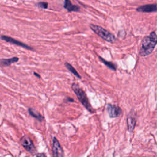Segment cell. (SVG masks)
Masks as SVG:
<instances>
[{
  "instance_id": "cell-16",
  "label": "cell",
  "mask_w": 157,
  "mask_h": 157,
  "mask_svg": "<svg viewBox=\"0 0 157 157\" xmlns=\"http://www.w3.org/2000/svg\"><path fill=\"white\" fill-rule=\"evenodd\" d=\"M36 157H47L44 153H37Z\"/></svg>"
},
{
  "instance_id": "cell-2",
  "label": "cell",
  "mask_w": 157,
  "mask_h": 157,
  "mask_svg": "<svg viewBox=\"0 0 157 157\" xmlns=\"http://www.w3.org/2000/svg\"><path fill=\"white\" fill-rule=\"evenodd\" d=\"M71 88L74 91V92L75 93V94L77 96L78 101L85 107V108L88 111H89L90 113H94V110L93 109L91 105L90 104L86 93L79 86V85L77 83H74L71 85Z\"/></svg>"
},
{
  "instance_id": "cell-12",
  "label": "cell",
  "mask_w": 157,
  "mask_h": 157,
  "mask_svg": "<svg viewBox=\"0 0 157 157\" xmlns=\"http://www.w3.org/2000/svg\"><path fill=\"white\" fill-rule=\"evenodd\" d=\"M28 113L29 114L32 116L33 117L35 118L36 119H37L38 121H42L44 120V117L42 116L38 112H37L36 110H35L34 109H32V108H29L28 109Z\"/></svg>"
},
{
  "instance_id": "cell-10",
  "label": "cell",
  "mask_w": 157,
  "mask_h": 157,
  "mask_svg": "<svg viewBox=\"0 0 157 157\" xmlns=\"http://www.w3.org/2000/svg\"><path fill=\"white\" fill-rule=\"evenodd\" d=\"M68 12H78L80 10V7L77 5H74L69 0H66L63 6Z\"/></svg>"
},
{
  "instance_id": "cell-7",
  "label": "cell",
  "mask_w": 157,
  "mask_h": 157,
  "mask_svg": "<svg viewBox=\"0 0 157 157\" xmlns=\"http://www.w3.org/2000/svg\"><path fill=\"white\" fill-rule=\"evenodd\" d=\"M1 39L7 42H9V43H10V44H15V45H17L18 46H20V47H21L23 48H25L27 50H33V48L21 41H19L18 40H16L14 38H12L10 36H6V35H2L1 36Z\"/></svg>"
},
{
  "instance_id": "cell-17",
  "label": "cell",
  "mask_w": 157,
  "mask_h": 157,
  "mask_svg": "<svg viewBox=\"0 0 157 157\" xmlns=\"http://www.w3.org/2000/svg\"><path fill=\"white\" fill-rule=\"evenodd\" d=\"M66 101H69V102H74V100L73 99L69 98V97H67V98H66Z\"/></svg>"
},
{
  "instance_id": "cell-15",
  "label": "cell",
  "mask_w": 157,
  "mask_h": 157,
  "mask_svg": "<svg viewBox=\"0 0 157 157\" xmlns=\"http://www.w3.org/2000/svg\"><path fill=\"white\" fill-rule=\"evenodd\" d=\"M37 6H38L39 7L41 8V9H47L48 8V3L46 2H39L38 3H37Z\"/></svg>"
},
{
  "instance_id": "cell-14",
  "label": "cell",
  "mask_w": 157,
  "mask_h": 157,
  "mask_svg": "<svg viewBox=\"0 0 157 157\" xmlns=\"http://www.w3.org/2000/svg\"><path fill=\"white\" fill-rule=\"evenodd\" d=\"M64 66L67 69V70L69 71H70L71 73H72L75 76H76L77 77H78V78H81V76L80 75V74H78V72L75 70V69L71 64H69V63L67 62H66L64 63Z\"/></svg>"
},
{
  "instance_id": "cell-1",
  "label": "cell",
  "mask_w": 157,
  "mask_h": 157,
  "mask_svg": "<svg viewBox=\"0 0 157 157\" xmlns=\"http://www.w3.org/2000/svg\"><path fill=\"white\" fill-rule=\"evenodd\" d=\"M157 44V35L155 31L144 37L142 40L141 47L139 51V54L142 56L149 55L154 50Z\"/></svg>"
},
{
  "instance_id": "cell-18",
  "label": "cell",
  "mask_w": 157,
  "mask_h": 157,
  "mask_svg": "<svg viewBox=\"0 0 157 157\" xmlns=\"http://www.w3.org/2000/svg\"><path fill=\"white\" fill-rule=\"evenodd\" d=\"M33 74H34V75H35V76H36V77H37L38 78H40V75H39V74H38L37 73H36V72H33Z\"/></svg>"
},
{
  "instance_id": "cell-13",
  "label": "cell",
  "mask_w": 157,
  "mask_h": 157,
  "mask_svg": "<svg viewBox=\"0 0 157 157\" xmlns=\"http://www.w3.org/2000/svg\"><path fill=\"white\" fill-rule=\"evenodd\" d=\"M99 59H100L107 67H108L109 69H110L111 70H113V71H116L117 67V66L115 64H114V63H112V62H110V61H106L105 59H104L103 58H102V57H101V56H99Z\"/></svg>"
},
{
  "instance_id": "cell-8",
  "label": "cell",
  "mask_w": 157,
  "mask_h": 157,
  "mask_svg": "<svg viewBox=\"0 0 157 157\" xmlns=\"http://www.w3.org/2000/svg\"><path fill=\"white\" fill-rule=\"evenodd\" d=\"M136 11L139 12H154L157 11V4H150L140 6L136 8Z\"/></svg>"
},
{
  "instance_id": "cell-9",
  "label": "cell",
  "mask_w": 157,
  "mask_h": 157,
  "mask_svg": "<svg viewBox=\"0 0 157 157\" xmlns=\"http://www.w3.org/2000/svg\"><path fill=\"white\" fill-rule=\"evenodd\" d=\"M126 121H127L128 130L129 132H132L136 124V118L134 116V113H132L131 112H130V113L127 117Z\"/></svg>"
},
{
  "instance_id": "cell-5",
  "label": "cell",
  "mask_w": 157,
  "mask_h": 157,
  "mask_svg": "<svg viewBox=\"0 0 157 157\" xmlns=\"http://www.w3.org/2000/svg\"><path fill=\"white\" fill-rule=\"evenodd\" d=\"M52 151V154L53 157H63L64 156L63 150L59 141L55 137L53 138Z\"/></svg>"
},
{
  "instance_id": "cell-11",
  "label": "cell",
  "mask_w": 157,
  "mask_h": 157,
  "mask_svg": "<svg viewBox=\"0 0 157 157\" xmlns=\"http://www.w3.org/2000/svg\"><path fill=\"white\" fill-rule=\"evenodd\" d=\"M19 58L18 57H12L10 58H3V59H0V66H8L11 65L12 64L16 63L18 61Z\"/></svg>"
},
{
  "instance_id": "cell-6",
  "label": "cell",
  "mask_w": 157,
  "mask_h": 157,
  "mask_svg": "<svg viewBox=\"0 0 157 157\" xmlns=\"http://www.w3.org/2000/svg\"><path fill=\"white\" fill-rule=\"evenodd\" d=\"M107 111L110 118L118 117L122 113V110L118 105L112 104H108L107 105Z\"/></svg>"
},
{
  "instance_id": "cell-4",
  "label": "cell",
  "mask_w": 157,
  "mask_h": 157,
  "mask_svg": "<svg viewBox=\"0 0 157 157\" xmlns=\"http://www.w3.org/2000/svg\"><path fill=\"white\" fill-rule=\"evenodd\" d=\"M20 142L23 148L31 154L36 153V147L32 140L27 136H23L20 139Z\"/></svg>"
},
{
  "instance_id": "cell-3",
  "label": "cell",
  "mask_w": 157,
  "mask_h": 157,
  "mask_svg": "<svg viewBox=\"0 0 157 157\" xmlns=\"http://www.w3.org/2000/svg\"><path fill=\"white\" fill-rule=\"evenodd\" d=\"M90 28L98 36H99L102 39L108 42L113 43L116 40V38L113 34L100 26L94 24H90Z\"/></svg>"
}]
</instances>
